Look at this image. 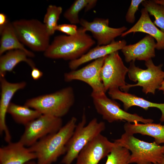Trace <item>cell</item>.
Masks as SVG:
<instances>
[{
    "mask_svg": "<svg viewBox=\"0 0 164 164\" xmlns=\"http://www.w3.org/2000/svg\"><path fill=\"white\" fill-rule=\"evenodd\" d=\"M25 51L19 50H10L0 58V77H5L6 73L12 71L15 66L21 62L26 63L31 68L35 67L34 62L28 58Z\"/></svg>",
    "mask_w": 164,
    "mask_h": 164,
    "instance_id": "22",
    "label": "cell"
},
{
    "mask_svg": "<svg viewBox=\"0 0 164 164\" xmlns=\"http://www.w3.org/2000/svg\"><path fill=\"white\" fill-rule=\"evenodd\" d=\"M1 35L0 55L5 52L13 50H21L26 52L29 57H33L34 53L26 49L19 40L12 23L9 22L0 28Z\"/></svg>",
    "mask_w": 164,
    "mask_h": 164,
    "instance_id": "20",
    "label": "cell"
},
{
    "mask_svg": "<svg viewBox=\"0 0 164 164\" xmlns=\"http://www.w3.org/2000/svg\"><path fill=\"white\" fill-rule=\"evenodd\" d=\"M108 93L112 99L121 101L125 111L134 106L140 107L145 110H148L150 108H155L159 109L162 113L160 121L161 122H164V103L151 102L135 95L122 92L118 88L110 89L108 91Z\"/></svg>",
    "mask_w": 164,
    "mask_h": 164,
    "instance_id": "18",
    "label": "cell"
},
{
    "mask_svg": "<svg viewBox=\"0 0 164 164\" xmlns=\"http://www.w3.org/2000/svg\"><path fill=\"white\" fill-rule=\"evenodd\" d=\"M6 15L4 13H0V28L4 26L8 22Z\"/></svg>",
    "mask_w": 164,
    "mask_h": 164,
    "instance_id": "31",
    "label": "cell"
},
{
    "mask_svg": "<svg viewBox=\"0 0 164 164\" xmlns=\"http://www.w3.org/2000/svg\"><path fill=\"white\" fill-rule=\"evenodd\" d=\"M31 75L33 79L36 80L39 79L42 76L43 73L35 67L32 68Z\"/></svg>",
    "mask_w": 164,
    "mask_h": 164,
    "instance_id": "30",
    "label": "cell"
},
{
    "mask_svg": "<svg viewBox=\"0 0 164 164\" xmlns=\"http://www.w3.org/2000/svg\"><path fill=\"white\" fill-rule=\"evenodd\" d=\"M114 143L111 151L107 156L105 164H129V151Z\"/></svg>",
    "mask_w": 164,
    "mask_h": 164,
    "instance_id": "27",
    "label": "cell"
},
{
    "mask_svg": "<svg viewBox=\"0 0 164 164\" xmlns=\"http://www.w3.org/2000/svg\"><path fill=\"white\" fill-rule=\"evenodd\" d=\"M159 91H162L163 94H164V80L162 82L160 87L159 89Z\"/></svg>",
    "mask_w": 164,
    "mask_h": 164,
    "instance_id": "33",
    "label": "cell"
},
{
    "mask_svg": "<svg viewBox=\"0 0 164 164\" xmlns=\"http://www.w3.org/2000/svg\"><path fill=\"white\" fill-rule=\"evenodd\" d=\"M75 101L73 89L69 86L52 93L29 99L24 105L43 114L61 118L67 114Z\"/></svg>",
    "mask_w": 164,
    "mask_h": 164,
    "instance_id": "3",
    "label": "cell"
},
{
    "mask_svg": "<svg viewBox=\"0 0 164 164\" xmlns=\"http://www.w3.org/2000/svg\"><path fill=\"white\" fill-rule=\"evenodd\" d=\"M12 23L21 43L33 51L44 52L50 44V36L43 23L35 19H21Z\"/></svg>",
    "mask_w": 164,
    "mask_h": 164,
    "instance_id": "6",
    "label": "cell"
},
{
    "mask_svg": "<svg viewBox=\"0 0 164 164\" xmlns=\"http://www.w3.org/2000/svg\"><path fill=\"white\" fill-rule=\"evenodd\" d=\"M140 17L136 23L131 28L123 32L121 37L132 33L141 32L147 33L156 40V49L164 50V32L158 28L151 19L149 15L145 9L142 8Z\"/></svg>",
    "mask_w": 164,
    "mask_h": 164,
    "instance_id": "17",
    "label": "cell"
},
{
    "mask_svg": "<svg viewBox=\"0 0 164 164\" xmlns=\"http://www.w3.org/2000/svg\"><path fill=\"white\" fill-rule=\"evenodd\" d=\"M80 24L85 31L92 33L98 46L109 44L128 29L125 26L118 28L110 27L108 19L96 18L90 22L82 18L80 20Z\"/></svg>",
    "mask_w": 164,
    "mask_h": 164,
    "instance_id": "12",
    "label": "cell"
},
{
    "mask_svg": "<svg viewBox=\"0 0 164 164\" xmlns=\"http://www.w3.org/2000/svg\"><path fill=\"white\" fill-rule=\"evenodd\" d=\"M78 30V28L76 25L73 24L59 25L56 29V31L61 32L69 36L76 35L77 33Z\"/></svg>",
    "mask_w": 164,
    "mask_h": 164,
    "instance_id": "29",
    "label": "cell"
},
{
    "mask_svg": "<svg viewBox=\"0 0 164 164\" xmlns=\"http://www.w3.org/2000/svg\"><path fill=\"white\" fill-rule=\"evenodd\" d=\"M156 3L164 5V0H154Z\"/></svg>",
    "mask_w": 164,
    "mask_h": 164,
    "instance_id": "32",
    "label": "cell"
},
{
    "mask_svg": "<svg viewBox=\"0 0 164 164\" xmlns=\"http://www.w3.org/2000/svg\"><path fill=\"white\" fill-rule=\"evenodd\" d=\"M97 1L96 0H76L63 14L64 17L71 24L80 23L79 12L83 9L87 12L94 7Z\"/></svg>",
    "mask_w": 164,
    "mask_h": 164,
    "instance_id": "24",
    "label": "cell"
},
{
    "mask_svg": "<svg viewBox=\"0 0 164 164\" xmlns=\"http://www.w3.org/2000/svg\"><path fill=\"white\" fill-rule=\"evenodd\" d=\"M125 132L134 135L140 134L151 136L158 145L164 144V125L152 123L132 124L126 122L124 125Z\"/></svg>",
    "mask_w": 164,
    "mask_h": 164,
    "instance_id": "21",
    "label": "cell"
},
{
    "mask_svg": "<svg viewBox=\"0 0 164 164\" xmlns=\"http://www.w3.org/2000/svg\"><path fill=\"white\" fill-rule=\"evenodd\" d=\"M77 118L72 117L57 132L49 135L28 147L36 155L37 164H52L65 155L66 145L76 126Z\"/></svg>",
    "mask_w": 164,
    "mask_h": 164,
    "instance_id": "1",
    "label": "cell"
},
{
    "mask_svg": "<svg viewBox=\"0 0 164 164\" xmlns=\"http://www.w3.org/2000/svg\"><path fill=\"white\" fill-rule=\"evenodd\" d=\"M156 47L155 39L147 34L137 43L126 45L121 50L127 63L136 60L146 61L155 56Z\"/></svg>",
    "mask_w": 164,
    "mask_h": 164,
    "instance_id": "15",
    "label": "cell"
},
{
    "mask_svg": "<svg viewBox=\"0 0 164 164\" xmlns=\"http://www.w3.org/2000/svg\"><path fill=\"white\" fill-rule=\"evenodd\" d=\"M128 68L125 65L118 51L106 56L101 71V78L105 92L113 88L123 91L126 85L125 76Z\"/></svg>",
    "mask_w": 164,
    "mask_h": 164,
    "instance_id": "10",
    "label": "cell"
},
{
    "mask_svg": "<svg viewBox=\"0 0 164 164\" xmlns=\"http://www.w3.org/2000/svg\"><path fill=\"white\" fill-rule=\"evenodd\" d=\"M114 145L105 136L98 135L82 149L76 158L75 164H98L107 156Z\"/></svg>",
    "mask_w": 164,
    "mask_h": 164,
    "instance_id": "13",
    "label": "cell"
},
{
    "mask_svg": "<svg viewBox=\"0 0 164 164\" xmlns=\"http://www.w3.org/2000/svg\"><path fill=\"white\" fill-rule=\"evenodd\" d=\"M63 126L61 118L42 114L24 126L19 141L26 147H30L40 139L57 132Z\"/></svg>",
    "mask_w": 164,
    "mask_h": 164,
    "instance_id": "9",
    "label": "cell"
},
{
    "mask_svg": "<svg viewBox=\"0 0 164 164\" xmlns=\"http://www.w3.org/2000/svg\"><path fill=\"white\" fill-rule=\"evenodd\" d=\"M82 27L78 28L74 36L60 35L56 36L44 52L46 57L62 59L70 61L77 59L87 53L95 43L91 36Z\"/></svg>",
    "mask_w": 164,
    "mask_h": 164,
    "instance_id": "2",
    "label": "cell"
},
{
    "mask_svg": "<svg viewBox=\"0 0 164 164\" xmlns=\"http://www.w3.org/2000/svg\"><path fill=\"white\" fill-rule=\"evenodd\" d=\"M144 0H132L130 6L126 13V21L128 23L132 24L135 21V15L138 9L139 5Z\"/></svg>",
    "mask_w": 164,
    "mask_h": 164,
    "instance_id": "28",
    "label": "cell"
},
{
    "mask_svg": "<svg viewBox=\"0 0 164 164\" xmlns=\"http://www.w3.org/2000/svg\"><path fill=\"white\" fill-rule=\"evenodd\" d=\"M135 62L132 61L130 63L128 74L131 80L137 83L127 84L123 91L128 92L131 87L140 86L145 94H155L164 80V71L162 70L163 64L156 66L151 59L145 61L147 69H143L136 66Z\"/></svg>",
    "mask_w": 164,
    "mask_h": 164,
    "instance_id": "7",
    "label": "cell"
},
{
    "mask_svg": "<svg viewBox=\"0 0 164 164\" xmlns=\"http://www.w3.org/2000/svg\"><path fill=\"white\" fill-rule=\"evenodd\" d=\"M7 112L15 122L24 126L42 114L37 110L25 105H20L12 102L9 104Z\"/></svg>",
    "mask_w": 164,
    "mask_h": 164,
    "instance_id": "23",
    "label": "cell"
},
{
    "mask_svg": "<svg viewBox=\"0 0 164 164\" xmlns=\"http://www.w3.org/2000/svg\"><path fill=\"white\" fill-rule=\"evenodd\" d=\"M36 159V154L19 141L0 148V164H24Z\"/></svg>",
    "mask_w": 164,
    "mask_h": 164,
    "instance_id": "16",
    "label": "cell"
},
{
    "mask_svg": "<svg viewBox=\"0 0 164 164\" xmlns=\"http://www.w3.org/2000/svg\"><path fill=\"white\" fill-rule=\"evenodd\" d=\"M84 111L81 121L77 124L67 144L66 153L61 162L62 164H71L86 145L105 128V123L98 121L96 118H93L86 125L87 119Z\"/></svg>",
    "mask_w": 164,
    "mask_h": 164,
    "instance_id": "4",
    "label": "cell"
},
{
    "mask_svg": "<svg viewBox=\"0 0 164 164\" xmlns=\"http://www.w3.org/2000/svg\"><path fill=\"white\" fill-rule=\"evenodd\" d=\"M24 164H37V162H35L33 160L29 161Z\"/></svg>",
    "mask_w": 164,
    "mask_h": 164,
    "instance_id": "34",
    "label": "cell"
},
{
    "mask_svg": "<svg viewBox=\"0 0 164 164\" xmlns=\"http://www.w3.org/2000/svg\"><path fill=\"white\" fill-rule=\"evenodd\" d=\"M97 112L103 119L109 123L125 121L127 122L142 123H152L153 120L145 118L136 114H131L122 110L120 104L108 98L105 94L91 95Z\"/></svg>",
    "mask_w": 164,
    "mask_h": 164,
    "instance_id": "8",
    "label": "cell"
},
{
    "mask_svg": "<svg viewBox=\"0 0 164 164\" xmlns=\"http://www.w3.org/2000/svg\"><path fill=\"white\" fill-rule=\"evenodd\" d=\"M124 39L114 41L106 45L97 46L89 50L79 58L70 61L69 67L72 70H76L81 65L92 60L105 56L114 52L121 50L126 45Z\"/></svg>",
    "mask_w": 164,
    "mask_h": 164,
    "instance_id": "19",
    "label": "cell"
},
{
    "mask_svg": "<svg viewBox=\"0 0 164 164\" xmlns=\"http://www.w3.org/2000/svg\"><path fill=\"white\" fill-rule=\"evenodd\" d=\"M114 142L131 152L129 164H158L164 157V145L140 140L125 132Z\"/></svg>",
    "mask_w": 164,
    "mask_h": 164,
    "instance_id": "5",
    "label": "cell"
},
{
    "mask_svg": "<svg viewBox=\"0 0 164 164\" xmlns=\"http://www.w3.org/2000/svg\"><path fill=\"white\" fill-rule=\"evenodd\" d=\"M164 164V157L161 162L158 164Z\"/></svg>",
    "mask_w": 164,
    "mask_h": 164,
    "instance_id": "35",
    "label": "cell"
},
{
    "mask_svg": "<svg viewBox=\"0 0 164 164\" xmlns=\"http://www.w3.org/2000/svg\"><path fill=\"white\" fill-rule=\"evenodd\" d=\"M1 89L0 100V133H4L5 141L7 143L11 142L12 137L6 123V115L11 100L16 92L24 88L25 82L12 83L7 81L5 77H0Z\"/></svg>",
    "mask_w": 164,
    "mask_h": 164,
    "instance_id": "14",
    "label": "cell"
},
{
    "mask_svg": "<svg viewBox=\"0 0 164 164\" xmlns=\"http://www.w3.org/2000/svg\"><path fill=\"white\" fill-rule=\"evenodd\" d=\"M141 4L149 15L154 17V24L164 32V5L156 3L154 0H144Z\"/></svg>",
    "mask_w": 164,
    "mask_h": 164,
    "instance_id": "25",
    "label": "cell"
},
{
    "mask_svg": "<svg viewBox=\"0 0 164 164\" xmlns=\"http://www.w3.org/2000/svg\"><path fill=\"white\" fill-rule=\"evenodd\" d=\"M63 10L60 6L50 5L48 7L44 15L43 23L47 31L51 36L56 31L57 22Z\"/></svg>",
    "mask_w": 164,
    "mask_h": 164,
    "instance_id": "26",
    "label": "cell"
},
{
    "mask_svg": "<svg viewBox=\"0 0 164 164\" xmlns=\"http://www.w3.org/2000/svg\"><path fill=\"white\" fill-rule=\"evenodd\" d=\"M106 56L95 60L81 69L65 73L64 80L68 82L79 80L85 82L92 90L91 95L105 94L106 92L101 78V71Z\"/></svg>",
    "mask_w": 164,
    "mask_h": 164,
    "instance_id": "11",
    "label": "cell"
}]
</instances>
